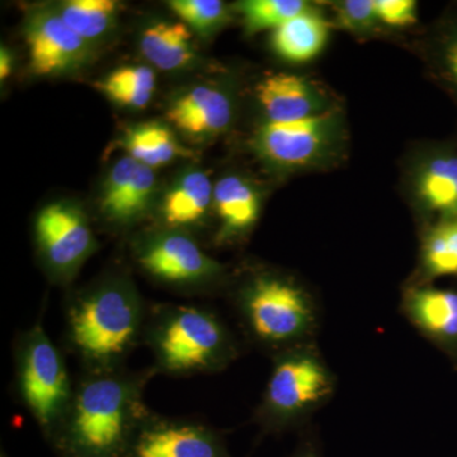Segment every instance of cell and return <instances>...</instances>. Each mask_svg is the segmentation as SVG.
Here are the masks:
<instances>
[{"mask_svg": "<svg viewBox=\"0 0 457 457\" xmlns=\"http://www.w3.org/2000/svg\"><path fill=\"white\" fill-rule=\"evenodd\" d=\"M119 11L116 0H68L57 7L66 25L88 44L112 31Z\"/></svg>", "mask_w": 457, "mask_h": 457, "instance_id": "obj_22", "label": "cell"}, {"mask_svg": "<svg viewBox=\"0 0 457 457\" xmlns=\"http://www.w3.org/2000/svg\"><path fill=\"white\" fill-rule=\"evenodd\" d=\"M416 195L426 212L441 218L457 212V149L432 150L418 168Z\"/></svg>", "mask_w": 457, "mask_h": 457, "instance_id": "obj_15", "label": "cell"}, {"mask_svg": "<svg viewBox=\"0 0 457 457\" xmlns=\"http://www.w3.org/2000/svg\"><path fill=\"white\" fill-rule=\"evenodd\" d=\"M423 266L431 278L457 276V212L444 216L423 245Z\"/></svg>", "mask_w": 457, "mask_h": 457, "instance_id": "obj_24", "label": "cell"}, {"mask_svg": "<svg viewBox=\"0 0 457 457\" xmlns=\"http://www.w3.org/2000/svg\"><path fill=\"white\" fill-rule=\"evenodd\" d=\"M255 97L270 122L297 121L328 111L317 87L302 75H267L258 83Z\"/></svg>", "mask_w": 457, "mask_h": 457, "instance_id": "obj_13", "label": "cell"}, {"mask_svg": "<svg viewBox=\"0 0 457 457\" xmlns=\"http://www.w3.org/2000/svg\"><path fill=\"white\" fill-rule=\"evenodd\" d=\"M408 311L423 332L447 347L457 348V293L425 287L413 291Z\"/></svg>", "mask_w": 457, "mask_h": 457, "instance_id": "obj_19", "label": "cell"}, {"mask_svg": "<svg viewBox=\"0 0 457 457\" xmlns=\"http://www.w3.org/2000/svg\"><path fill=\"white\" fill-rule=\"evenodd\" d=\"M121 145L129 156L152 170L191 155L168 126L155 121L131 126L123 135Z\"/></svg>", "mask_w": 457, "mask_h": 457, "instance_id": "obj_21", "label": "cell"}, {"mask_svg": "<svg viewBox=\"0 0 457 457\" xmlns=\"http://www.w3.org/2000/svg\"><path fill=\"white\" fill-rule=\"evenodd\" d=\"M337 18L343 29L366 32L378 25L374 0H347L337 5Z\"/></svg>", "mask_w": 457, "mask_h": 457, "instance_id": "obj_28", "label": "cell"}, {"mask_svg": "<svg viewBox=\"0 0 457 457\" xmlns=\"http://www.w3.org/2000/svg\"><path fill=\"white\" fill-rule=\"evenodd\" d=\"M155 73L145 65H126L108 74L99 89L119 106L145 108L155 90Z\"/></svg>", "mask_w": 457, "mask_h": 457, "instance_id": "obj_23", "label": "cell"}, {"mask_svg": "<svg viewBox=\"0 0 457 457\" xmlns=\"http://www.w3.org/2000/svg\"><path fill=\"white\" fill-rule=\"evenodd\" d=\"M230 96L212 86H196L171 99L168 121L189 137L209 139L228 130L233 121Z\"/></svg>", "mask_w": 457, "mask_h": 457, "instance_id": "obj_12", "label": "cell"}, {"mask_svg": "<svg viewBox=\"0 0 457 457\" xmlns=\"http://www.w3.org/2000/svg\"><path fill=\"white\" fill-rule=\"evenodd\" d=\"M432 60L438 79L457 104V13L442 23L433 46Z\"/></svg>", "mask_w": 457, "mask_h": 457, "instance_id": "obj_27", "label": "cell"}, {"mask_svg": "<svg viewBox=\"0 0 457 457\" xmlns=\"http://www.w3.org/2000/svg\"><path fill=\"white\" fill-rule=\"evenodd\" d=\"M332 387L329 374L311 354L282 360L270 376L267 403L279 417H293L320 402Z\"/></svg>", "mask_w": 457, "mask_h": 457, "instance_id": "obj_9", "label": "cell"}, {"mask_svg": "<svg viewBox=\"0 0 457 457\" xmlns=\"http://www.w3.org/2000/svg\"><path fill=\"white\" fill-rule=\"evenodd\" d=\"M25 40L29 68L37 77L77 71L89 57V44L73 31L57 9L44 8L27 18Z\"/></svg>", "mask_w": 457, "mask_h": 457, "instance_id": "obj_5", "label": "cell"}, {"mask_svg": "<svg viewBox=\"0 0 457 457\" xmlns=\"http://www.w3.org/2000/svg\"><path fill=\"white\" fill-rule=\"evenodd\" d=\"M338 116L332 111L291 122L266 121L258 129L254 145L264 161L284 170L317 163L336 143Z\"/></svg>", "mask_w": 457, "mask_h": 457, "instance_id": "obj_3", "label": "cell"}, {"mask_svg": "<svg viewBox=\"0 0 457 457\" xmlns=\"http://www.w3.org/2000/svg\"><path fill=\"white\" fill-rule=\"evenodd\" d=\"M309 7L311 5L303 0H245L237 4L249 33L264 29L275 31Z\"/></svg>", "mask_w": 457, "mask_h": 457, "instance_id": "obj_25", "label": "cell"}, {"mask_svg": "<svg viewBox=\"0 0 457 457\" xmlns=\"http://www.w3.org/2000/svg\"><path fill=\"white\" fill-rule=\"evenodd\" d=\"M139 326L134 297L117 286L102 288L75 308L71 335L87 357L104 361L121 354Z\"/></svg>", "mask_w": 457, "mask_h": 457, "instance_id": "obj_2", "label": "cell"}, {"mask_svg": "<svg viewBox=\"0 0 457 457\" xmlns=\"http://www.w3.org/2000/svg\"><path fill=\"white\" fill-rule=\"evenodd\" d=\"M212 206L228 234L242 233L253 227L261 212V198L248 180L227 176L213 187Z\"/></svg>", "mask_w": 457, "mask_h": 457, "instance_id": "obj_20", "label": "cell"}, {"mask_svg": "<svg viewBox=\"0 0 457 457\" xmlns=\"http://www.w3.org/2000/svg\"><path fill=\"white\" fill-rule=\"evenodd\" d=\"M213 187L206 171H183L171 182L162 201V215L170 227L196 224L212 204Z\"/></svg>", "mask_w": 457, "mask_h": 457, "instance_id": "obj_17", "label": "cell"}, {"mask_svg": "<svg viewBox=\"0 0 457 457\" xmlns=\"http://www.w3.org/2000/svg\"><path fill=\"white\" fill-rule=\"evenodd\" d=\"M129 392L114 378L80 390L64 438L69 457H121L129 445Z\"/></svg>", "mask_w": 457, "mask_h": 457, "instance_id": "obj_1", "label": "cell"}, {"mask_svg": "<svg viewBox=\"0 0 457 457\" xmlns=\"http://www.w3.org/2000/svg\"><path fill=\"white\" fill-rule=\"evenodd\" d=\"M155 192L154 170L131 156H123L108 171L99 196V209L108 220L129 224L149 212Z\"/></svg>", "mask_w": 457, "mask_h": 457, "instance_id": "obj_10", "label": "cell"}, {"mask_svg": "<svg viewBox=\"0 0 457 457\" xmlns=\"http://www.w3.org/2000/svg\"><path fill=\"white\" fill-rule=\"evenodd\" d=\"M36 237L51 266L71 270L93 248L92 228L86 213L77 204L57 201L45 206L36 219Z\"/></svg>", "mask_w": 457, "mask_h": 457, "instance_id": "obj_8", "label": "cell"}, {"mask_svg": "<svg viewBox=\"0 0 457 457\" xmlns=\"http://www.w3.org/2000/svg\"><path fill=\"white\" fill-rule=\"evenodd\" d=\"M121 457H228L216 438L194 426L153 427L129 442Z\"/></svg>", "mask_w": 457, "mask_h": 457, "instance_id": "obj_14", "label": "cell"}, {"mask_svg": "<svg viewBox=\"0 0 457 457\" xmlns=\"http://www.w3.org/2000/svg\"><path fill=\"white\" fill-rule=\"evenodd\" d=\"M159 354L176 371L206 368L224 348V333L215 319L194 308L179 309L159 336Z\"/></svg>", "mask_w": 457, "mask_h": 457, "instance_id": "obj_7", "label": "cell"}, {"mask_svg": "<svg viewBox=\"0 0 457 457\" xmlns=\"http://www.w3.org/2000/svg\"><path fill=\"white\" fill-rule=\"evenodd\" d=\"M329 37V23L317 9L309 7L272 33V47L286 62H311Z\"/></svg>", "mask_w": 457, "mask_h": 457, "instance_id": "obj_18", "label": "cell"}, {"mask_svg": "<svg viewBox=\"0 0 457 457\" xmlns=\"http://www.w3.org/2000/svg\"><path fill=\"white\" fill-rule=\"evenodd\" d=\"M21 386L38 422L50 426L68 399L69 383L59 352L40 328L33 330L27 343Z\"/></svg>", "mask_w": 457, "mask_h": 457, "instance_id": "obj_6", "label": "cell"}, {"mask_svg": "<svg viewBox=\"0 0 457 457\" xmlns=\"http://www.w3.org/2000/svg\"><path fill=\"white\" fill-rule=\"evenodd\" d=\"M141 266L168 282H192L212 278L218 263L201 251L192 237L179 231L159 234L140 252Z\"/></svg>", "mask_w": 457, "mask_h": 457, "instance_id": "obj_11", "label": "cell"}, {"mask_svg": "<svg viewBox=\"0 0 457 457\" xmlns=\"http://www.w3.org/2000/svg\"><path fill=\"white\" fill-rule=\"evenodd\" d=\"M376 20L389 27H408L417 22L413 0H374Z\"/></svg>", "mask_w": 457, "mask_h": 457, "instance_id": "obj_29", "label": "cell"}, {"mask_svg": "<svg viewBox=\"0 0 457 457\" xmlns=\"http://www.w3.org/2000/svg\"><path fill=\"white\" fill-rule=\"evenodd\" d=\"M251 326L261 338L285 342L308 332L312 309L300 288L275 278L255 279L245 297Z\"/></svg>", "mask_w": 457, "mask_h": 457, "instance_id": "obj_4", "label": "cell"}, {"mask_svg": "<svg viewBox=\"0 0 457 457\" xmlns=\"http://www.w3.org/2000/svg\"><path fill=\"white\" fill-rule=\"evenodd\" d=\"M144 57L164 71L188 68L197 60L194 32L182 22L158 21L144 29L140 36Z\"/></svg>", "mask_w": 457, "mask_h": 457, "instance_id": "obj_16", "label": "cell"}, {"mask_svg": "<svg viewBox=\"0 0 457 457\" xmlns=\"http://www.w3.org/2000/svg\"><path fill=\"white\" fill-rule=\"evenodd\" d=\"M180 22L200 36H212L228 21L227 5L220 0H171L168 3Z\"/></svg>", "mask_w": 457, "mask_h": 457, "instance_id": "obj_26", "label": "cell"}, {"mask_svg": "<svg viewBox=\"0 0 457 457\" xmlns=\"http://www.w3.org/2000/svg\"><path fill=\"white\" fill-rule=\"evenodd\" d=\"M13 69V57L4 46L0 50V79L5 80L11 77Z\"/></svg>", "mask_w": 457, "mask_h": 457, "instance_id": "obj_30", "label": "cell"}]
</instances>
